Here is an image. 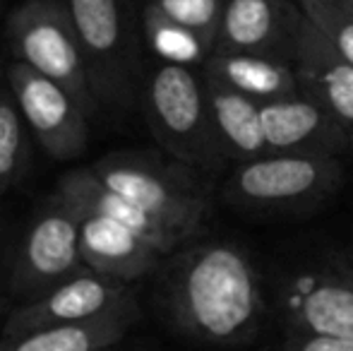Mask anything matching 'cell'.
<instances>
[{
  "instance_id": "1",
  "label": "cell",
  "mask_w": 353,
  "mask_h": 351,
  "mask_svg": "<svg viewBox=\"0 0 353 351\" xmlns=\"http://www.w3.org/2000/svg\"><path fill=\"white\" fill-rule=\"evenodd\" d=\"M157 305L173 332L210 344L241 347L267 318L265 286L255 260L233 241H192L157 272Z\"/></svg>"
},
{
  "instance_id": "2",
  "label": "cell",
  "mask_w": 353,
  "mask_h": 351,
  "mask_svg": "<svg viewBox=\"0 0 353 351\" xmlns=\"http://www.w3.org/2000/svg\"><path fill=\"white\" fill-rule=\"evenodd\" d=\"M111 190L171 231L181 245L202 239L214 212L212 178L166 152H113L92 164Z\"/></svg>"
},
{
  "instance_id": "3",
  "label": "cell",
  "mask_w": 353,
  "mask_h": 351,
  "mask_svg": "<svg viewBox=\"0 0 353 351\" xmlns=\"http://www.w3.org/2000/svg\"><path fill=\"white\" fill-rule=\"evenodd\" d=\"M140 106L161 152L210 178L226 169L202 70L154 61L144 70Z\"/></svg>"
},
{
  "instance_id": "4",
  "label": "cell",
  "mask_w": 353,
  "mask_h": 351,
  "mask_svg": "<svg viewBox=\"0 0 353 351\" xmlns=\"http://www.w3.org/2000/svg\"><path fill=\"white\" fill-rule=\"evenodd\" d=\"M99 111L140 103L144 63L125 0H68Z\"/></svg>"
},
{
  "instance_id": "5",
  "label": "cell",
  "mask_w": 353,
  "mask_h": 351,
  "mask_svg": "<svg viewBox=\"0 0 353 351\" xmlns=\"http://www.w3.org/2000/svg\"><path fill=\"white\" fill-rule=\"evenodd\" d=\"M341 181L339 157L270 152L260 159L231 164L221 197L250 214H296L332 197Z\"/></svg>"
},
{
  "instance_id": "6",
  "label": "cell",
  "mask_w": 353,
  "mask_h": 351,
  "mask_svg": "<svg viewBox=\"0 0 353 351\" xmlns=\"http://www.w3.org/2000/svg\"><path fill=\"white\" fill-rule=\"evenodd\" d=\"M5 39L14 61L65 87L89 116L99 113L68 0L19 3L8 14Z\"/></svg>"
},
{
  "instance_id": "7",
  "label": "cell",
  "mask_w": 353,
  "mask_h": 351,
  "mask_svg": "<svg viewBox=\"0 0 353 351\" xmlns=\"http://www.w3.org/2000/svg\"><path fill=\"white\" fill-rule=\"evenodd\" d=\"M84 270L79 255V214L51 192L12 239L10 294L17 305L29 303Z\"/></svg>"
},
{
  "instance_id": "8",
  "label": "cell",
  "mask_w": 353,
  "mask_h": 351,
  "mask_svg": "<svg viewBox=\"0 0 353 351\" xmlns=\"http://www.w3.org/2000/svg\"><path fill=\"white\" fill-rule=\"evenodd\" d=\"M5 82L29 135L51 159L72 161L87 152L92 116L65 87L14 58L5 66Z\"/></svg>"
},
{
  "instance_id": "9",
  "label": "cell",
  "mask_w": 353,
  "mask_h": 351,
  "mask_svg": "<svg viewBox=\"0 0 353 351\" xmlns=\"http://www.w3.org/2000/svg\"><path fill=\"white\" fill-rule=\"evenodd\" d=\"M130 303H137L135 284H125L99 272L84 270L65 284L43 294L41 299L14 305L5 320L0 337L84 323Z\"/></svg>"
},
{
  "instance_id": "10",
  "label": "cell",
  "mask_w": 353,
  "mask_h": 351,
  "mask_svg": "<svg viewBox=\"0 0 353 351\" xmlns=\"http://www.w3.org/2000/svg\"><path fill=\"white\" fill-rule=\"evenodd\" d=\"M286 332L353 339V267L322 265L296 274L281 291Z\"/></svg>"
},
{
  "instance_id": "11",
  "label": "cell",
  "mask_w": 353,
  "mask_h": 351,
  "mask_svg": "<svg viewBox=\"0 0 353 351\" xmlns=\"http://www.w3.org/2000/svg\"><path fill=\"white\" fill-rule=\"evenodd\" d=\"M303 19L298 0H226L214 53H267L293 61Z\"/></svg>"
},
{
  "instance_id": "12",
  "label": "cell",
  "mask_w": 353,
  "mask_h": 351,
  "mask_svg": "<svg viewBox=\"0 0 353 351\" xmlns=\"http://www.w3.org/2000/svg\"><path fill=\"white\" fill-rule=\"evenodd\" d=\"M262 126L270 152L341 157L353 150L341 123L303 92L262 103Z\"/></svg>"
},
{
  "instance_id": "13",
  "label": "cell",
  "mask_w": 353,
  "mask_h": 351,
  "mask_svg": "<svg viewBox=\"0 0 353 351\" xmlns=\"http://www.w3.org/2000/svg\"><path fill=\"white\" fill-rule=\"evenodd\" d=\"M293 66L301 92L325 106L353 142V66L334 51L307 17L298 34Z\"/></svg>"
},
{
  "instance_id": "14",
  "label": "cell",
  "mask_w": 353,
  "mask_h": 351,
  "mask_svg": "<svg viewBox=\"0 0 353 351\" xmlns=\"http://www.w3.org/2000/svg\"><path fill=\"white\" fill-rule=\"evenodd\" d=\"M79 255L87 270L125 284L157 274L166 260L128 226L97 214H79Z\"/></svg>"
},
{
  "instance_id": "15",
  "label": "cell",
  "mask_w": 353,
  "mask_h": 351,
  "mask_svg": "<svg viewBox=\"0 0 353 351\" xmlns=\"http://www.w3.org/2000/svg\"><path fill=\"white\" fill-rule=\"evenodd\" d=\"M53 192L63 202H68L77 214L108 217V219L128 226L132 234L140 236L144 243L157 248L166 258L171 253H176L178 248H183L181 241L171 231L163 229L157 219L144 214L140 207H135L123 195H118L116 190H111L106 183L99 181L97 174L92 171V166H77L72 171H65L58 178Z\"/></svg>"
},
{
  "instance_id": "16",
  "label": "cell",
  "mask_w": 353,
  "mask_h": 351,
  "mask_svg": "<svg viewBox=\"0 0 353 351\" xmlns=\"http://www.w3.org/2000/svg\"><path fill=\"white\" fill-rule=\"evenodd\" d=\"M202 75L255 99L257 103H270L301 92L291 58L267 53H212L207 66L202 68Z\"/></svg>"
},
{
  "instance_id": "17",
  "label": "cell",
  "mask_w": 353,
  "mask_h": 351,
  "mask_svg": "<svg viewBox=\"0 0 353 351\" xmlns=\"http://www.w3.org/2000/svg\"><path fill=\"white\" fill-rule=\"evenodd\" d=\"M142 318L140 301L84 323L0 337V351H108Z\"/></svg>"
},
{
  "instance_id": "18",
  "label": "cell",
  "mask_w": 353,
  "mask_h": 351,
  "mask_svg": "<svg viewBox=\"0 0 353 351\" xmlns=\"http://www.w3.org/2000/svg\"><path fill=\"white\" fill-rule=\"evenodd\" d=\"M205 82L214 130L228 164H243V161L270 154L265 126H262V103L207 77Z\"/></svg>"
},
{
  "instance_id": "19",
  "label": "cell",
  "mask_w": 353,
  "mask_h": 351,
  "mask_svg": "<svg viewBox=\"0 0 353 351\" xmlns=\"http://www.w3.org/2000/svg\"><path fill=\"white\" fill-rule=\"evenodd\" d=\"M140 32L144 48L159 63L202 70L214 53V41H210L205 34L168 17L147 0L140 10Z\"/></svg>"
},
{
  "instance_id": "20",
  "label": "cell",
  "mask_w": 353,
  "mask_h": 351,
  "mask_svg": "<svg viewBox=\"0 0 353 351\" xmlns=\"http://www.w3.org/2000/svg\"><path fill=\"white\" fill-rule=\"evenodd\" d=\"M32 164V137L8 82H0V197L22 183Z\"/></svg>"
},
{
  "instance_id": "21",
  "label": "cell",
  "mask_w": 353,
  "mask_h": 351,
  "mask_svg": "<svg viewBox=\"0 0 353 351\" xmlns=\"http://www.w3.org/2000/svg\"><path fill=\"white\" fill-rule=\"evenodd\" d=\"M301 10L334 51L353 66V10L334 0H298Z\"/></svg>"
},
{
  "instance_id": "22",
  "label": "cell",
  "mask_w": 353,
  "mask_h": 351,
  "mask_svg": "<svg viewBox=\"0 0 353 351\" xmlns=\"http://www.w3.org/2000/svg\"><path fill=\"white\" fill-rule=\"evenodd\" d=\"M157 5L168 17L178 19L185 27L205 34L210 41H216L219 22H221L226 0H147Z\"/></svg>"
},
{
  "instance_id": "23",
  "label": "cell",
  "mask_w": 353,
  "mask_h": 351,
  "mask_svg": "<svg viewBox=\"0 0 353 351\" xmlns=\"http://www.w3.org/2000/svg\"><path fill=\"white\" fill-rule=\"evenodd\" d=\"M12 239L14 229L0 214V332H3V325L8 320L10 310L17 305L12 294H10V248H12Z\"/></svg>"
},
{
  "instance_id": "24",
  "label": "cell",
  "mask_w": 353,
  "mask_h": 351,
  "mask_svg": "<svg viewBox=\"0 0 353 351\" xmlns=\"http://www.w3.org/2000/svg\"><path fill=\"white\" fill-rule=\"evenodd\" d=\"M281 351H353V339L307 332H286Z\"/></svg>"
},
{
  "instance_id": "25",
  "label": "cell",
  "mask_w": 353,
  "mask_h": 351,
  "mask_svg": "<svg viewBox=\"0 0 353 351\" xmlns=\"http://www.w3.org/2000/svg\"><path fill=\"white\" fill-rule=\"evenodd\" d=\"M334 3H339V5H344V8L353 10V0H334Z\"/></svg>"
},
{
  "instance_id": "26",
  "label": "cell",
  "mask_w": 353,
  "mask_h": 351,
  "mask_svg": "<svg viewBox=\"0 0 353 351\" xmlns=\"http://www.w3.org/2000/svg\"><path fill=\"white\" fill-rule=\"evenodd\" d=\"M5 80V70H3V66H0V82Z\"/></svg>"
}]
</instances>
